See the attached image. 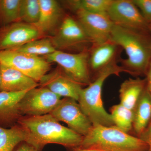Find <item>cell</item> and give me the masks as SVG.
Masks as SVG:
<instances>
[{"label":"cell","mask_w":151,"mask_h":151,"mask_svg":"<svg viewBox=\"0 0 151 151\" xmlns=\"http://www.w3.org/2000/svg\"><path fill=\"white\" fill-rule=\"evenodd\" d=\"M134 112L133 128L140 136L149 126L151 119V96L147 88L143 92Z\"/></svg>","instance_id":"cell-19"},{"label":"cell","mask_w":151,"mask_h":151,"mask_svg":"<svg viewBox=\"0 0 151 151\" xmlns=\"http://www.w3.org/2000/svg\"><path fill=\"white\" fill-rule=\"evenodd\" d=\"M14 151H38L33 146L25 142L20 143Z\"/></svg>","instance_id":"cell-28"},{"label":"cell","mask_w":151,"mask_h":151,"mask_svg":"<svg viewBox=\"0 0 151 151\" xmlns=\"http://www.w3.org/2000/svg\"><path fill=\"white\" fill-rule=\"evenodd\" d=\"M56 50H88L93 43L76 19L66 16L56 35L51 39Z\"/></svg>","instance_id":"cell-8"},{"label":"cell","mask_w":151,"mask_h":151,"mask_svg":"<svg viewBox=\"0 0 151 151\" xmlns=\"http://www.w3.org/2000/svg\"><path fill=\"white\" fill-rule=\"evenodd\" d=\"M150 24H151V23H150Z\"/></svg>","instance_id":"cell-33"},{"label":"cell","mask_w":151,"mask_h":151,"mask_svg":"<svg viewBox=\"0 0 151 151\" xmlns=\"http://www.w3.org/2000/svg\"><path fill=\"white\" fill-rule=\"evenodd\" d=\"M22 0H0V19L10 24L20 20Z\"/></svg>","instance_id":"cell-24"},{"label":"cell","mask_w":151,"mask_h":151,"mask_svg":"<svg viewBox=\"0 0 151 151\" xmlns=\"http://www.w3.org/2000/svg\"><path fill=\"white\" fill-rule=\"evenodd\" d=\"M40 10L37 22L33 24L42 34L54 29L62 16V9L54 0H39Z\"/></svg>","instance_id":"cell-17"},{"label":"cell","mask_w":151,"mask_h":151,"mask_svg":"<svg viewBox=\"0 0 151 151\" xmlns=\"http://www.w3.org/2000/svg\"><path fill=\"white\" fill-rule=\"evenodd\" d=\"M147 85L146 78H129L121 84L119 89L120 104L134 111Z\"/></svg>","instance_id":"cell-18"},{"label":"cell","mask_w":151,"mask_h":151,"mask_svg":"<svg viewBox=\"0 0 151 151\" xmlns=\"http://www.w3.org/2000/svg\"><path fill=\"white\" fill-rule=\"evenodd\" d=\"M150 30H151V24H150Z\"/></svg>","instance_id":"cell-32"},{"label":"cell","mask_w":151,"mask_h":151,"mask_svg":"<svg viewBox=\"0 0 151 151\" xmlns=\"http://www.w3.org/2000/svg\"><path fill=\"white\" fill-rule=\"evenodd\" d=\"M76 19L93 44L110 40L113 23L107 14L93 13L81 10L76 12Z\"/></svg>","instance_id":"cell-11"},{"label":"cell","mask_w":151,"mask_h":151,"mask_svg":"<svg viewBox=\"0 0 151 151\" xmlns=\"http://www.w3.org/2000/svg\"><path fill=\"white\" fill-rule=\"evenodd\" d=\"M1 83V63L0 62V85Z\"/></svg>","instance_id":"cell-31"},{"label":"cell","mask_w":151,"mask_h":151,"mask_svg":"<svg viewBox=\"0 0 151 151\" xmlns=\"http://www.w3.org/2000/svg\"><path fill=\"white\" fill-rule=\"evenodd\" d=\"M61 97L40 86L28 91L19 104L22 116H37L50 114L59 104Z\"/></svg>","instance_id":"cell-9"},{"label":"cell","mask_w":151,"mask_h":151,"mask_svg":"<svg viewBox=\"0 0 151 151\" xmlns=\"http://www.w3.org/2000/svg\"><path fill=\"white\" fill-rule=\"evenodd\" d=\"M88 50L76 53L56 50L44 56L49 62L57 63L74 81L83 86H88L92 81L88 65Z\"/></svg>","instance_id":"cell-6"},{"label":"cell","mask_w":151,"mask_h":151,"mask_svg":"<svg viewBox=\"0 0 151 151\" xmlns=\"http://www.w3.org/2000/svg\"><path fill=\"white\" fill-rule=\"evenodd\" d=\"M122 50L110 40L92 44L88 50V65L92 81L103 69L119 62Z\"/></svg>","instance_id":"cell-12"},{"label":"cell","mask_w":151,"mask_h":151,"mask_svg":"<svg viewBox=\"0 0 151 151\" xmlns=\"http://www.w3.org/2000/svg\"><path fill=\"white\" fill-rule=\"evenodd\" d=\"M113 0H69L64 1L71 10H81L93 13L107 14Z\"/></svg>","instance_id":"cell-21"},{"label":"cell","mask_w":151,"mask_h":151,"mask_svg":"<svg viewBox=\"0 0 151 151\" xmlns=\"http://www.w3.org/2000/svg\"><path fill=\"white\" fill-rule=\"evenodd\" d=\"M0 62L40 82L50 69V63L42 58L14 49L0 51Z\"/></svg>","instance_id":"cell-5"},{"label":"cell","mask_w":151,"mask_h":151,"mask_svg":"<svg viewBox=\"0 0 151 151\" xmlns=\"http://www.w3.org/2000/svg\"><path fill=\"white\" fill-rule=\"evenodd\" d=\"M50 114L58 122H64L69 129L83 137L88 134L93 126L79 104L71 98L61 99Z\"/></svg>","instance_id":"cell-10"},{"label":"cell","mask_w":151,"mask_h":151,"mask_svg":"<svg viewBox=\"0 0 151 151\" xmlns=\"http://www.w3.org/2000/svg\"><path fill=\"white\" fill-rule=\"evenodd\" d=\"M140 136L139 138L145 142L147 145V151H151V122L146 130Z\"/></svg>","instance_id":"cell-27"},{"label":"cell","mask_w":151,"mask_h":151,"mask_svg":"<svg viewBox=\"0 0 151 151\" xmlns=\"http://www.w3.org/2000/svg\"><path fill=\"white\" fill-rule=\"evenodd\" d=\"M29 90L15 92H0V127L7 129L17 124L22 117L19 110V104Z\"/></svg>","instance_id":"cell-15"},{"label":"cell","mask_w":151,"mask_h":151,"mask_svg":"<svg viewBox=\"0 0 151 151\" xmlns=\"http://www.w3.org/2000/svg\"><path fill=\"white\" fill-rule=\"evenodd\" d=\"M40 84L18 70L1 63L0 92H20L37 87Z\"/></svg>","instance_id":"cell-16"},{"label":"cell","mask_w":151,"mask_h":151,"mask_svg":"<svg viewBox=\"0 0 151 151\" xmlns=\"http://www.w3.org/2000/svg\"><path fill=\"white\" fill-rule=\"evenodd\" d=\"M42 35L34 25L20 22L11 24L0 31V51L17 48Z\"/></svg>","instance_id":"cell-13"},{"label":"cell","mask_w":151,"mask_h":151,"mask_svg":"<svg viewBox=\"0 0 151 151\" xmlns=\"http://www.w3.org/2000/svg\"><path fill=\"white\" fill-rule=\"evenodd\" d=\"M72 151H97L95 150H91V149L82 148L80 147H76L73 148L71 150Z\"/></svg>","instance_id":"cell-30"},{"label":"cell","mask_w":151,"mask_h":151,"mask_svg":"<svg viewBox=\"0 0 151 151\" xmlns=\"http://www.w3.org/2000/svg\"><path fill=\"white\" fill-rule=\"evenodd\" d=\"M146 75H147L146 88L151 96V60L148 70H147Z\"/></svg>","instance_id":"cell-29"},{"label":"cell","mask_w":151,"mask_h":151,"mask_svg":"<svg viewBox=\"0 0 151 151\" xmlns=\"http://www.w3.org/2000/svg\"><path fill=\"white\" fill-rule=\"evenodd\" d=\"M39 0H22L20 20L30 24H35L40 14Z\"/></svg>","instance_id":"cell-25"},{"label":"cell","mask_w":151,"mask_h":151,"mask_svg":"<svg viewBox=\"0 0 151 151\" xmlns=\"http://www.w3.org/2000/svg\"><path fill=\"white\" fill-rule=\"evenodd\" d=\"M14 50L27 54L39 56L48 55L56 50L51 39L42 38L32 41Z\"/></svg>","instance_id":"cell-23"},{"label":"cell","mask_w":151,"mask_h":151,"mask_svg":"<svg viewBox=\"0 0 151 151\" xmlns=\"http://www.w3.org/2000/svg\"><path fill=\"white\" fill-rule=\"evenodd\" d=\"M107 14L114 24L146 34L151 32L150 24L132 0H113Z\"/></svg>","instance_id":"cell-7"},{"label":"cell","mask_w":151,"mask_h":151,"mask_svg":"<svg viewBox=\"0 0 151 151\" xmlns=\"http://www.w3.org/2000/svg\"><path fill=\"white\" fill-rule=\"evenodd\" d=\"M39 82L41 86L47 88L60 97L71 98L77 102L83 89V85L68 76L60 69L47 73Z\"/></svg>","instance_id":"cell-14"},{"label":"cell","mask_w":151,"mask_h":151,"mask_svg":"<svg viewBox=\"0 0 151 151\" xmlns=\"http://www.w3.org/2000/svg\"><path fill=\"white\" fill-rule=\"evenodd\" d=\"M78 147L97 151H147L148 146L139 137H134L115 126L95 125L83 137Z\"/></svg>","instance_id":"cell-3"},{"label":"cell","mask_w":151,"mask_h":151,"mask_svg":"<svg viewBox=\"0 0 151 151\" xmlns=\"http://www.w3.org/2000/svg\"><path fill=\"white\" fill-rule=\"evenodd\" d=\"M25 141L24 131L19 124L7 129L0 127V151H14L19 144Z\"/></svg>","instance_id":"cell-20"},{"label":"cell","mask_w":151,"mask_h":151,"mask_svg":"<svg viewBox=\"0 0 151 151\" xmlns=\"http://www.w3.org/2000/svg\"><path fill=\"white\" fill-rule=\"evenodd\" d=\"M111 114L114 126L128 133L133 128L134 112L119 104L111 109Z\"/></svg>","instance_id":"cell-22"},{"label":"cell","mask_w":151,"mask_h":151,"mask_svg":"<svg viewBox=\"0 0 151 151\" xmlns=\"http://www.w3.org/2000/svg\"><path fill=\"white\" fill-rule=\"evenodd\" d=\"M139 10L144 17L149 23H151V0H132Z\"/></svg>","instance_id":"cell-26"},{"label":"cell","mask_w":151,"mask_h":151,"mask_svg":"<svg viewBox=\"0 0 151 151\" xmlns=\"http://www.w3.org/2000/svg\"><path fill=\"white\" fill-rule=\"evenodd\" d=\"M126 72L118 63L106 68L96 76L87 87L81 90L78 102L81 110L93 126H114L110 113L106 111L102 98V88L106 79L111 75L119 76Z\"/></svg>","instance_id":"cell-4"},{"label":"cell","mask_w":151,"mask_h":151,"mask_svg":"<svg viewBox=\"0 0 151 151\" xmlns=\"http://www.w3.org/2000/svg\"><path fill=\"white\" fill-rule=\"evenodd\" d=\"M26 135L25 142L42 151L47 144L61 145L71 150L81 145V135L64 127L51 114L22 116L18 121Z\"/></svg>","instance_id":"cell-1"},{"label":"cell","mask_w":151,"mask_h":151,"mask_svg":"<svg viewBox=\"0 0 151 151\" xmlns=\"http://www.w3.org/2000/svg\"><path fill=\"white\" fill-rule=\"evenodd\" d=\"M110 40L124 49L127 58L119 60L126 72L132 75L146 74L151 60L150 35L113 24Z\"/></svg>","instance_id":"cell-2"}]
</instances>
